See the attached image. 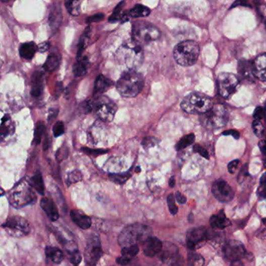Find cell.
I'll return each mask as SVG.
<instances>
[{
    "label": "cell",
    "mask_w": 266,
    "mask_h": 266,
    "mask_svg": "<svg viewBox=\"0 0 266 266\" xmlns=\"http://www.w3.org/2000/svg\"><path fill=\"white\" fill-rule=\"evenodd\" d=\"M144 78L142 74L130 69L121 75L116 83L119 93L124 98H135L143 89Z\"/></svg>",
    "instance_id": "obj_1"
},
{
    "label": "cell",
    "mask_w": 266,
    "mask_h": 266,
    "mask_svg": "<svg viewBox=\"0 0 266 266\" xmlns=\"http://www.w3.org/2000/svg\"><path fill=\"white\" fill-rule=\"evenodd\" d=\"M116 58L119 63L132 69L138 67L143 61V50L140 44L135 41L123 44L116 52Z\"/></svg>",
    "instance_id": "obj_2"
},
{
    "label": "cell",
    "mask_w": 266,
    "mask_h": 266,
    "mask_svg": "<svg viewBox=\"0 0 266 266\" xmlns=\"http://www.w3.org/2000/svg\"><path fill=\"white\" fill-rule=\"evenodd\" d=\"M152 230L147 225L142 223H134L125 227L119 234L118 241L122 247L134 245L137 243H143L149 236Z\"/></svg>",
    "instance_id": "obj_3"
},
{
    "label": "cell",
    "mask_w": 266,
    "mask_h": 266,
    "mask_svg": "<svg viewBox=\"0 0 266 266\" xmlns=\"http://www.w3.org/2000/svg\"><path fill=\"white\" fill-rule=\"evenodd\" d=\"M200 55V48L193 41H184L176 45L173 50V57L179 65L190 66L194 65Z\"/></svg>",
    "instance_id": "obj_4"
},
{
    "label": "cell",
    "mask_w": 266,
    "mask_h": 266,
    "mask_svg": "<svg viewBox=\"0 0 266 266\" xmlns=\"http://www.w3.org/2000/svg\"><path fill=\"white\" fill-rule=\"evenodd\" d=\"M228 111L223 105H213L209 112L200 115L201 123L209 130H216L224 127L228 122Z\"/></svg>",
    "instance_id": "obj_5"
},
{
    "label": "cell",
    "mask_w": 266,
    "mask_h": 266,
    "mask_svg": "<svg viewBox=\"0 0 266 266\" xmlns=\"http://www.w3.org/2000/svg\"><path fill=\"white\" fill-rule=\"evenodd\" d=\"M213 100L202 93H192L182 101L181 109L192 115H203L213 107Z\"/></svg>",
    "instance_id": "obj_6"
},
{
    "label": "cell",
    "mask_w": 266,
    "mask_h": 266,
    "mask_svg": "<svg viewBox=\"0 0 266 266\" xmlns=\"http://www.w3.org/2000/svg\"><path fill=\"white\" fill-rule=\"evenodd\" d=\"M32 186L28 182H18L10 193V203L16 208H22L28 205L33 204L36 201V196L31 189Z\"/></svg>",
    "instance_id": "obj_7"
},
{
    "label": "cell",
    "mask_w": 266,
    "mask_h": 266,
    "mask_svg": "<svg viewBox=\"0 0 266 266\" xmlns=\"http://www.w3.org/2000/svg\"><path fill=\"white\" fill-rule=\"evenodd\" d=\"M92 105V109L101 120L112 122L114 119L117 106L110 98L106 96H97Z\"/></svg>",
    "instance_id": "obj_8"
},
{
    "label": "cell",
    "mask_w": 266,
    "mask_h": 266,
    "mask_svg": "<svg viewBox=\"0 0 266 266\" xmlns=\"http://www.w3.org/2000/svg\"><path fill=\"white\" fill-rule=\"evenodd\" d=\"M10 236L17 238L25 237L31 232V227L27 220L21 217H12L2 226Z\"/></svg>",
    "instance_id": "obj_9"
},
{
    "label": "cell",
    "mask_w": 266,
    "mask_h": 266,
    "mask_svg": "<svg viewBox=\"0 0 266 266\" xmlns=\"http://www.w3.org/2000/svg\"><path fill=\"white\" fill-rule=\"evenodd\" d=\"M240 84L237 76L230 72H222L217 77L218 91L223 98H230L235 93Z\"/></svg>",
    "instance_id": "obj_10"
},
{
    "label": "cell",
    "mask_w": 266,
    "mask_h": 266,
    "mask_svg": "<svg viewBox=\"0 0 266 266\" xmlns=\"http://www.w3.org/2000/svg\"><path fill=\"white\" fill-rule=\"evenodd\" d=\"M102 248L100 238L93 234L88 238L85 250V261L87 266H95L102 257Z\"/></svg>",
    "instance_id": "obj_11"
},
{
    "label": "cell",
    "mask_w": 266,
    "mask_h": 266,
    "mask_svg": "<svg viewBox=\"0 0 266 266\" xmlns=\"http://www.w3.org/2000/svg\"><path fill=\"white\" fill-rule=\"evenodd\" d=\"M134 41L139 44L149 43L160 37V31L150 24H136L133 30Z\"/></svg>",
    "instance_id": "obj_12"
},
{
    "label": "cell",
    "mask_w": 266,
    "mask_h": 266,
    "mask_svg": "<svg viewBox=\"0 0 266 266\" xmlns=\"http://www.w3.org/2000/svg\"><path fill=\"white\" fill-rule=\"evenodd\" d=\"M209 239V233L206 227L191 229L187 232V245L190 250L200 248L206 244Z\"/></svg>",
    "instance_id": "obj_13"
},
{
    "label": "cell",
    "mask_w": 266,
    "mask_h": 266,
    "mask_svg": "<svg viewBox=\"0 0 266 266\" xmlns=\"http://www.w3.org/2000/svg\"><path fill=\"white\" fill-rule=\"evenodd\" d=\"M223 253L230 261H240L247 254L246 249L238 240H230L223 246Z\"/></svg>",
    "instance_id": "obj_14"
},
{
    "label": "cell",
    "mask_w": 266,
    "mask_h": 266,
    "mask_svg": "<svg viewBox=\"0 0 266 266\" xmlns=\"http://www.w3.org/2000/svg\"><path fill=\"white\" fill-rule=\"evenodd\" d=\"M161 255L162 261L169 266H183V259L179 252L178 248L174 244L166 243L163 247Z\"/></svg>",
    "instance_id": "obj_15"
},
{
    "label": "cell",
    "mask_w": 266,
    "mask_h": 266,
    "mask_svg": "<svg viewBox=\"0 0 266 266\" xmlns=\"http://www.w3.org/2000/svg\"><path fill=\"white\" fill-rule=\"evenodd\" d=\"M212 192L215 198L221 203H229L234 197L232 188L223 180H218L213 183Z\"/></svg>",
    "instance_id": "obj_16"
},
{
    "label": "cell",
    "mask_w": 266,
    "mask_h": 266,
    "mask_svg": "<svg viewBox=\"0 0 266 266\" xmlns=\"http://www.w3.org/2000/svg\"><path fill=\"white\" fill-rule=\"evenodd\" d=\"M143 252L148 257H154L163 250V244L157 237L149 236L142 243Z\"/></svg>",
    "instance_id": "obj_17"
},
{
    "label": "cell",
    "mask_w": 266,
    "mask_h": 266,
    "mask_svg": "<svg viewBox=\"0 0 266 266\" xmlns=\"http://www.w3.org/2000/svg\"><path fill=\"white\" fill-rule=\"evenodd\" d=\"M252 72L254 78L266 81V54L258 55L252 62Z\"/></svg>",
    "instance_id": "obj_18"
},
{
    "label": "cell",
    "mask_w": 266,
    "mask_h": 266,
    "mask_svg": "<svg viewBox=\"0 0 266 266\" xmlns=\"http://www.w3.org/2000/svg\"><path fill=\"white\" fill-rule=\"evenodd\" d=\"M40 205L51 221H56L59 219V211H58L57 207L52 199H49V198H43L41 200Z\"/></svg>",
    "instance_id": "obj_19"
},
{
    "label": "cell",
    "mask_w": 266,
    "mask_h": 266,
    "mask_svg": "<svg viewBox=\"0 0 266 266\" xmlns=\"http://www.w3.org/2000/svg\"><path fill=\"white\" fill-rule=\"evenodd\" d=\"M44 79L43 74L40 71L34 72L31 78V95L34 98H39L43 93Z\"/></svg>",
    "instance_id": "obj_20"
},
{
    "label": "cell",
    "mask_w": 266,
    "mask_h": 266,
    "mask_svg": "<svg viewBox=\"0 0 266 266\" xmlns=\"http://www.w3.org/2000/svg\"><path fill=\"white\" fill-rule=\"evenodd\" d=\"M71 218L73 222L80 228L88 230L92 226V220L85 213L79 210H72L71 212Z\"/></svg>",
    "instance_id": "obj_21"
},
{
    "label": "cell",
    "mask_w": 266,
    "mask_h": 266,
    "mask_svg": "<svg viewBox=\"0 0 266 266\" xmlns=\"http://www.w3.org/2000/svg\"><path fill=\"white\" fill-rule=\"evenodd\" d=\"M112 83L113 82L109 78L104 76L103 75H99L95 80L94 95L97 97L105 93L112 86Z\"/></svg>",
    "instance_id": "obj_22"
},
{
    "label": "cell",
    "mask_w": 266,
    "mask_h": 266,
    "mask_svg": "<svg viewBox=\"0 0 266 266\" xmlns=\"http://www.w3.org/2000/svg\"><path fill=\"white\" fill-rule=\"evenodd\" d=\"M210 224L214 229L223 230V229L229 227L231 223H230V220L226 217L224 212L221 211L211 217Z\"/></svg>",
    "instance_id": "obj_23"
},
{
    "label": "cell",
    "mask_w": 266,
    "mask_h": 266,
    "mask_svg": "<svg viewBox=\"0 0 266 266\" xmlns=\"http://www.w3.org/2000/svg\"><path fill=\"white\" fill-rule=\"evenodd\" d=\"M238 73L240 77L244 79H251L252 76H254L252 72V62L244 60V59L239 61Z\"/></svg>",
    "instance_id": "obj_24"
},
{
    "label": "cell",
    "mask_w": 266,
    "mask_h": 266,
    "mask_svg": "<svg viewBox=\"0 0 266 266\" xmlns=\"http://www.w3.org/2000/svg\"><path fill=\"white\" fill-rule=\"evenodd\" d=\"M62 14H61L60 7L59 6H54L51 10L49 17H48V22L52 29H57L60 25L62 21Z\"/></svg>",
    "instance_id": "obj_25"
},
{
    "label": "cell",
    "mask_w": 266,
    "mask_h": 266,
    "mask_svg": "<svg viewBox=\"0 0 266 266\" xmlns=\"http://www.w3.org/2000/svg\"><path fill=\"white\" fill-rule=\"evenodd\" d=\"M37 50H38V46L34 42L24 43L20 48V55L23 59L30 60L33 58Z\"/></svg>",
    "instance_id": "obj_26"
},
{
    "label": "cell",
    "mask_w": 266,
    "mask_h": 266,
    "mask_svg": "<svg viewBox=\"0 0 266 266\" xmlns=\"http://www.w3.org/2000/svg\"><path fill=\"white\" fill-rule=\"evenodd\" d=\"M45 252L46 257L55 264H59V263L62 262V259H63V253L58 247L48 246V247H45Z\"/></svg>",
    "instance_id": "obj_27"
},
{
    "label": "cell",
    "mask_w": 266,
    "mask_h": 266,
    "mask_svg": "<svg viewBox=\"0 0 266 266\" xmlns=\"http://www.w3.org/2000/svg\"><path fill=\"white\" fill-rule=\"evenodd\" d=\"M31 186L36 190L37 193H39L41 196L45 194V186H44L43 179H42V173L37 171L35 175L31 178Z\"/></svg>",
    "instance_id": "obj_28"
},
{
    "label": "cell",
    "mask_w": 266,
    "mask_h": 266,
    "mask_svg": "<svg viewBox=\"0 0 266 266\" xmlns=\"http://www.w3.org/2000/svg\"><path fill=\"white\" fill-rule=\"evenodd\" d=\"M88 70V59L87 58L84 59H78V62L74 65V74L76 76H83L87 73Z\"/></svg>",
    "instance_id": "obj_29"
},
{
    "label": "cell",
    "mask_w": 266,
    "mask_h": 266,
    "mask_svg": "<svg viewBox=\"0 0 266 266\" xmlns=\"http://www.w3.org/2000/svg\"><path fill=\"white\" fill-rule=\"evenodd\" d=\"M151 11L147 7L143 5H136L130 11V17L133 18H145L150 14Z\"/></svg>",
    "instance_id": "obj_30"
},
{
    "label": "cell",
    "mask_w": 266,
    "mask_h": 266,
    "mask_svg": "<svg viewBox=\"0 0 266 266\" xmlns=\"http://www.w3.org/2000/svg\"><path fill=\"white\" fill-rule=\"evenodd\" d=\"M82 0H66L65 6L68 13L72 16H78L81 13Z\"/></svg>",
    "instance_id": "obj_31"
},
{
    "label": "cell",
    "mask_w": 266,
    "mask_h": 266,
    "mask_svg": "<svg viewBox=\"0 0 266 266\" xmlns=\"http://www.w3.org/2000/svg\"><path fill=\"white\" fill-rule=\"evenodd\" d=\"M59 63V57L55 54H51L50 55H48V59H46V62L44 64L43 67L47 72H52L58 67Z\"/></svg>",
    "instance_id": "obj_32"
},
{
    "label": "cell",
    "mask_w": 266,
    "mask_h": 266,
    "mask_svg": "<svg viewBox=\"0 0 266 266\" xmlns=\"http://www.w3.org/2000/svg\"><path fill=\"white\" fill-rule=\"evenodd\" d=\"M194 139H195V136L193 133L183 136L180 139L178 143H176V150L180 151V150L187 148V146H190L194 142Z\"/></svg>",
    "instance_id": "obj_33"
},
{
    "label": "cell",
    "mask_w": 266,
    "mask_h": 266,
    "mask_svg": "<svg viewBox=\"0 0 266 266\" xmlns=\"http://www.w3.org/2000/svg\"><path fill=\"white\" fill-rule=\"evenodd\" d=\"M1 135H2V138L4 136H8L9 134H11L14 130H13V123L11 122V119H10L8 115H5L4 119H2V126H1Z\"/></svg>",
    "instance_id": "obj_34"
},
{
    "label": "cell",
    "mask_w": 266,
    "mask_h": 266,
    "mask_svg": "<svg viewBox=\"0 0 266 266\" xmlns=\"http://www.w3.org/2000/svg\"><path fill=\"white\" fill-rule=\"evenodd\" d=\"M68 254H69L70 261L75 266H78L82 261V254L79 252L78 249H68Z\"/></svg>",
    "instance_id": "obj_35"
},
{
    "label": "cell",
    "mask_w": 266,
    "mask_h": 266,
    "mask_svg": "<svg viewBox=\"0 0 266 266\" xmlns=\"http://www.w3.org/2000/svg\"><path fill=\"white\" fill-rule=\"evenodd\" d=\"M257 196L261 200H266V172L261 176L259 186L257 188Z\"/></svg>",
    "instance_id": "obj_36"
},
{
    "label": "cell",
    "mask_w": 266,
    "mask_h": 266,
    "mask_svg": "<svg viewBox=\"0 0 266 266\" xmlns=\"http://www.w3.org/2000/svg\"><path fill=\"white\" fill-rule=\"evenodd\" d=\"M139 252V247L138 244H134V245L126 246L123 247L121 251L122 255L126 256V257H135Z\"/></svg>",
    "instance_id": "obj_37"
},
{
    "label": "cell",
    "mask_w": 266,
    "mask_h": 266,
    "mask_svg": "<svg viewBox=\"0 0 266 266\" xmlns=\"http://www.w3.org/2000/svg\"><path fill=\"white\" fill-rule=\"evenodd\" d=\"M205 260L203 257L198 254L192 253L188 255L189 266H203L204 265Z\"/></svg>",
    "instance_id": "obj_38"
},
{
    "label": "cell",
    "mask_w": 266,
    "mask_h": 266,
    "mask_svg": "<svg viewBox=\"0 0 266 266\" xmlns=\"http://www.w3.org/2000/svg\"><path fill=\"white\" fill-rule=\"evenodd\" d=\"M262 120H255L254 119L252 124L253 130H254L256 136H258V137L262 136L266 130L265 125L263 123Z\"/></svg>",
    "instance_id": "obj_39"
},
{
    "label": "cell",
    "mask_w": 266,
    "mask_h": 266,
    "mask_svg": "<svg viewBox=\"0 0 266 266\" xmlns=\"http://www.w3.org/2000/svg\"><path fill=\"white\" fill-rule=\"evenodd\" d=\"M130 176V174L128 173H112V174H109V178H110L112 182H114L115 183H117V184H123L124 182H126L129 179Z\"/></svg>",
    "instance_id": "obj_40"
},
{
    "label": "cell",
    "mask_w": 266,
    "mask_h": 266,
    "mask_svg": "<svg viewBox=\"0 0 266 266\" xmlns=\"http://www.w3.org/2000/svg\"><path fill=\"white\" fill-rule=\"evenodd\" d=\"M45 132V127L43 124L38 123L35 132V138H34V143L35 144H39Z\"/></svg>",
    "instance_id": "obj_41"
},
{
    "label": "cell",
    "mask_w": 266,
    "mask_h": 266,
    "mask_svg": "<svg viewBox=\"0 0 266 266\" xmlns=\"http://www.w3.org/2000/svg\"><path fill=\"white\" fill-rule=\"evenodd\" d=\"M175 199L176 198L173 194L169 195L167 197L168 207H169V212L172 215H176L178 212V208L176 206Z\"/></svg>",
    "instance_id": "obj_42"
},
{
    "label": "cell",
    "mask_w": 266,
    "mask_h": 266,
    "mask_svg": "<svg viewBox=\"0 0 266 266\" xmlns=\"http://www.w3.org/2000/svg\"><path fill=\"white\" fill-rule=\"evenodd\" d=\"M158 143L159 141L156 138L146 137L142 140V144L145 149H149V148L154 147Z\"/></svg>",
    "instance_id": "obj_43"
},
{
    "label": "cell",
    "mask_w": 266,
    "mask_h": 266,
    "mask_svg": "<svg viewBox=\"0 0 266 266\" xmlns=\"http://www.w3.org/2000/svg\"><path fill=\"white\" fill-rule=\"evenodd\" d=\"M53 134L55 137H58V136H60L61 135L63 134L64 133V124L62 122H57L54 125L53 129Z\"/></svg>",
    "instance_id": "obj_44"
},
{
    "label": "cell",
    "mask_w": 266,
    "mask_h": 266,
    "mask_svg": "<svg viewBox=\"0 0 266 266\" xmlns=\"http://www.w3.org/2000/svg\"><path fill=\"white\" fill-rule=\"evenodd\" d=\"M82 173H80L78 170L71 172L68 175V182H69L70 184H71V183L79 182V181L82 180Z\"/></svg>",
    "instance_id": "obj_45"
},
{
    "label": "cell",
    "mask_w": 266,
    "mask_h": 266,
    "mask_svg": "<svg viewBox=\"0 0 266 266\" xmlns=\"http://www.w3.org/2000/svg\"><path fill=\"white\" fill-rule=\"evenodd\" d=\"M193 151L198 153V154L206 158V159H209V154L207 150L205 148H203V146H201L200 145L197 144L193 146Z\"/></svg>",
    "instance_id": "obj_46"
},
{
    "label": "cell",
    "mask_w": 266,
    "mask_h": 266,
    "mask_svg": "<svg viewBox=\"0 0 266 266\" xmlns=\"http://www.w3.org/2000/svg\"><path fill=\"white\" fill-rule=\"evenodd\" d=\"M131 261L130 257H126V256L121 255L120 257L116 258V263L122 266L127 265Z\"/></svg>",
    "instance_id": "obj_47"
},
{
    "label": "cell",
    "mask_w": 266,
    "mask_h": 266,
    "mask_svg": "<svg viewBox=\"0 0 266 266\" xmlns=\"http://www.w3.org/2000/svg\"><path fill=\"white\" fill-rule=\"evenodd\" d=\"M103 14H95V15L92 16V17H89V18L87 19V23L91 24V23L99 22V21L103 20Z\"/></svg>",
    "instance_id": "obj_48"
},
{
    "label": "cell",
    "mask_w": 266,
    "mask_h": 266,
    "mask_svg": "<svg viewBox=\"0 0 266 266\" xmlns=\"http://www.w3.org/2000/svg\"><path fill=\"white\" fill-rule=\"evenodd\" d=\"M238 160H233V161L230 162V163H229L228 166H227L229 172H230V173H234L235 170H237V167H238Z\"/></svg>",
    "instance_id": "obj_49"
},
{
    "label": "cell",
    "mask_w": 266,
    "mask_h": 266,
    "mask_svg": "<svg viewBox=\"0 0 266 266\" xmlns=\"http://www.w3.org/2000/svg\"><path fill=\"white\" fill-rule=\"evenodd\" d=\"M83 150H85V153H88V154L94 155V156L103 154V153H106V150H102V149H83Z\"/></svg>",
    "instance_id": "obj_50"
},
{
    "label": "cell",
    "mask_w": 266,
    "mask_h": 266,
    "mask_svg": "<svg viewBox=\"0 0 266 266\" xmlns=\"http://www.w3.org/2000/svg\"><path fill=\"white\" fill-rule=\"evenodd\" d=\"M223 135H224V136H232L233 137L235 138L236 139H238L240 138L239 132L237 131L233 130V129L225 131V132H223Z\"/></svg>",
    "instance_id": "obj_51"
},
{
    "label": "cell",
    "mask_w": 266,
    "mask_h": 266,
    "mask_svg": "<svg viewBox=\"0 0 266 266\" xmlns=\"http://www.w3.org/2000/svg\"><path fill=\"white\" fill-rule=\"evenodd\" d=\"M175 198H176V201L178 202L180 204H184V203H186V202H187V198L185 197L183 194L179 193V192L176 193Z\"/></svg>",
    "instance_id": "obj_52"
},
{
    "label": "cell",
    "mask_w": 266,
    "mask_h": 266,
    "mask_svg": "<svg viewBox=\"0 0 266 266\" xmlns=\"http://www.w3.org/2000/svg\"><path fill=\"white\" fill-rule=\"evenodd\" d=\"M49 48V44L48 42H43V43L40 44L38 46V51L40 52H45L48 51Z\"/></svg>",
    "instance_id": "obj_53"
},
{
    "label": "cell",
    "mask_w": 266,
    "mask_h": 266,
    "mask_svg": "<svg viewBox=\"0 0 266 266\" xmlns=\"http://www.w3.org/2000/svg\"><path fill=\"white\" fill-rule=\"evenodd\" d=\"M258 146H259L260 150L264 156H266V141L261 140L258 143Z\"/></svg>",
    "instance_id": "obj_54"
},
{
    "label": "cell",
    "mask_w": 266,
    "mask_h": 266,
    "mask_svg": "<svg viewBox=\"0 0 266 266\" xmlns=\"http://www.w3.org/2000/svg\"><path fill=\"white\" fill-rule=\"evenodd\" d=\"M58 110H55V109H51L49 111V115H48V120L52 122L53 119H55V117L57 116Z\"/></svg>",
    "instance_id": "obj_55"
},
{
    "label": "cell",
    "mask_w": 266,
    "mask_h": 266,
    "mask_svg": "<svg viewBox=\"0 0 266 266\" xmlns=\"http://www.w3.org/2000/svg\"><path fill=\"white\" fill-rule=\"evenodd\" d=\"M230 266H244V264H243V263H242L240 261H232Z\"/></svg>",
    "instance_id": "obj_56"
},
{
    "label": "cell",
    "mask_w": 266,
    "mask_h": 266,
    "mask_svg": "<svg viewBox=\"0 0 266 266\" xmlns=\"http://www.w3.org/2000/svg\"><path fill=\"white\" fill-rule=\"evenodd\" d=\"M169 185L170 187H174L175 186V178L172 177L171 179H169Z\"/></svg>",
    "instance_id": "obj_57"
},
{
    "label": "cell",
    "mask_w": 266,
    "mask_h": 266,
    "mask_svg": "<svg viewBox=\"0 0 266 266\" xmlns=\"http://www.w3.org/2000/svg\"><path fill=\"white\" fill-rule=\"evenodd\" d=\"M263 223H264V225L266 226V219H263Z\"/></svg>",
    "instance_id": "obj_58"
},
{
    "label": "cell",
    "mask_w": 266,
    "mask_h": 266,
    "mask_svg": "<svg viewBox=\"0 0 266 266\" xmlns=\"http://www.w3.org/2000/svg\"><path fill=\"white\" fill-rule=\"evenodd\" d=\"M3 2H9V1H11V0H2Z\"/></svg>",
    "instance_id": "obj_59"
},
{
    "label": "cell",
    "mask_w": 266,
    "mask_h": 266,
    "mask_svg": "<svg viewBox=\"0 0 266 266\" xmlns=\"http://www.w3.org/2000/svg\"><path fill=\"white\" fill-rule=\"evenodd\" d=\"M264 120H265V122H266V115H265V118H264Z\"/></svg>",
    "instance_id": "obj_60"
},
{
    "label": "cell",
    "mask_w": 266,
    "mask_h": 266,
    "mask_svg": "<svg viewBox=\"0 0 266 266\" xmlns=\"http://www.w3.org/2000/svg\"><path fill=\"white\" fill-rule=\"evenodd\" d=\"M265 28H266V20H265Z\"/></svg>",
    "instance_id": "obj_61"
}]
</instances>
